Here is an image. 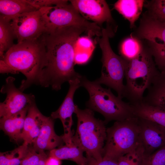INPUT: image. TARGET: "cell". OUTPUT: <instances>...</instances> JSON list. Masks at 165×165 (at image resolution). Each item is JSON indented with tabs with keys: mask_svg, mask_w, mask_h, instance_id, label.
Returning a JSON list of instances; mask_svg holds the SVG:
<instances>
[{
	"mask_svg": "<svg viewBox=\"0 0 165 165\" xmlns=\"http://www.w3.org/2000/svg\"><path fill=\"white\" fill-rule=\"evenodd\" d=\"M47 32L71 26L82 27L90 35L101 36L102 29L96 24L83 17L68 2L63 4L43 7L39 9Z\"/></svg>",
	"mask_w": 165,
	"mask_h": 165,
	"instance_id": "cell-8",
	"label": "cell"
},
{
	"mask_svg": "<svg viewBox=\"0 0 165 165\" xmlns=\"http://www.w3.org/2000/svg\"><path fill=\"white\" fill-rule=\"evenodd\" d=\"M61 160L55 157L49 156L47 158L45 165H61Z\"/></svg>",
	"mask_w": 165,
	"mask_h": 165,
	"instance_id": "cell-35",
	"label": "cell"
},
{
	"mask_svg": "<svg viewBox=\"0 0 165 165\" xmlns=\"http://www.w3.org/2000/svg\"><path fill=\"white\" fill-rule=\"evenodd\" d=\"M113 33L112 29L108 27L102 29L101 36L98 41L102 53V66L101 76L95 81L114 90L118 96L123 98L126 61L116 54L111 47L109 38L112 36Z\"/></svg>",
	"mask_w": 165,
	"mask_h": 165,
	"instance_id": "cell-7",
	"label": "cell"
},
{
	"mask_svg": "<svg viewBox=\"0 0 165 165\" xmlns=\"http://www.w3.org/2000/svg\"><path fill=\"white\" fill-rule=\"evenodd\" d=\"M74 113L77 119L76 132L72 138L73 144L86 154V157L97 161L103 159L104 142L107 136L105 121L97 119L93 110H82L75 105Z\"/></svg>",
	"mask_w": 165,
	"mask_h": 165,
	"instance_id": "cell-3",
	"label": "cell"
},
{
	"mask_svg": "<svg viewBox=\"0 0 165 165\" xmlns=\"http://www.w3.org/2000/svg\"><path fill=\"white\" fill-rule=\"evenodd\" d=\"M40 159L38 165H45V161L48 157L45 151L41 152Z\"/></svg>",
	"mask_w": 165,
	"mask_h": 165,
	"instance_id": "cell-36",
	"label": "cell"
},
{
	"mask_svg": "<svg viewBox=\"0 0 165 165\" xmlns=\"http://www.w3.org/2000/svg\"><path fill=\"white\" fill-rule=\"evenodd\" d=\"M10 23L17 43L37 39L47 32L39 10L17 15Z\"/></svg>",
	"mask_w": 165,
	"mask_h": 165,
	"instance_id": "cell-9",
	"label": "cell"
},
{
	"mask_svg": "<svg viewBox=\"0 0 165 165\" xmlns=\"http://www.w3.org/2000/svg\"><path fill=\"white\" fill-rule=\"evenodd\" d=\"M141 144L136 148L121 157L117 162L118 165H143L145 157Z\"/></svg>",
	"mask_w": 165,
	"mask_h": 165,
	"instance_id": "cell-25",
	"label": "cell"
},
{
	"mask_svg": "<svg viewBox=\"0 0 165 165\" xmlns=\"http://www.w3.org/2000/svg\"><path fill=\"white\" fill-rule=\"evenodd\" d=\"M85 28L71 26L46 32L43 35L46 50V63L37 85L58 91L64 82L81 77L75 71V47Z\"/></svg>",
	"mask_w": 165,
	"mask_h": 165,
	"instance_id": "cell-1",
	"label": "cell"
},
{
	"mask_svg": "<svg viewBox=\"0 0 165 165\" xmlns=\"http://www.w3.org/2000/svg\"><path fill=\"white\" fill-rule=\"evenodd\" d=\"M143 165H165V145L145 156Z\"/></svg>",
	"mask_w": 165,
	"mask_h": 165,
	"instance_id": "cell-29",
	"label": "cell"
},
{
	"mask_svg": "<svg viewBox=\"0 0 165 165\" xmlns=\"http://www.w3.org/2000/svg\"><path fill=\"white\" fill-rule=\"evenodd\" d=\"M15 79L12 76L8 77L1 88V92L6 94V97L0 103V118L16 114L28 107L35 101L33 94H25L15 86Z\"/></svg>",
	"mask_w": 165,
	"mask_h": 165,
	"instance_id": "cell-10",
	"label": "cell"
},
{
	"mask_svg": "<svg viewBox=\"0 0 165 165\" xmlns=\"http://www.w3.org/2000/svg\"><path fill=\"white\" fill-rule=\"evenodd\" d=\"M81 77L70 81L69 88L67 95L59 108L53 112L50 116L53 119H59L62 124L64 134L62 137L66 145L73 144L72 138L73 135L72 127L73 124L72 114L74 112L75 106L73 98L76 90L81 86Z\"/></svg>",
	"mask_w": 165,
	"mask_h": 165,
	"instance_id": "cell-11",
	"label": "cell"
},
{
	"mask_svg": "<svg viewBox=\"0 0 165 165\" xmlns=\"http://www.w3.org/2000/svg\"><path fill=\"white\" fill-rule=\"evenodd\" d=\"M64 142L62 136L55 133L54 128L53 119L45 116L40 133L32 144V146L38 153L50 151L62 145Z\"/></svg>",
	"mask_w": 165,
	"mask_h": 165,
	"instance_id": "cell-15",
	"label": "cell"
},
{
	"mask_svg": "<svg viewBox=\"0 0 165 165\" xmlns=\"http://www.w3.org/2000/svg\"><path fill=\"white\" fill-rule=\"evenodd\" d=\"M147 90L142 101L165 111V73L160 72Z\"/></svg>",
	"mask_w": 165,
	"mask_h": 165,
	"instance_id": "cell-18",
	"label": "cell"
},
{
	"mask_svg": "<svg viewBox=\"0 0 165 165\" xmlns=\"http://www.w3.org/2000/svg\"><path fill=\"white\" fill-rule=\"evenodd\" d=\"M29 145L20 165L38 164L40 158V153L36 152L32 146Z\"/></svg>",
	"mask_w": 165,
	"mask_h": 165,
	"instance_id": "cell-30",
	"label": "cell"
},
{
	"mask_svg": "<svg viewBox=\"0 0 165 165\" xmlns=\"http://www.w3.org/2000/svg\"><path fill=\"white\" fill-rule=\"evenodd\" d=\"M144 2L143 0H119L115 3L114 7L129 21L132 28L141 13Z\"/></svg>",
	"mask_w": 165,
	"mask_h": 165,
	"instance_id": "cell-20",
	"label": "cell"
},
{
	"mask_svg": "<svg viewBox=\"0 0 165 165\" xmlns=\"http://www.w3.org/2000/svg\"><path fill=\"white\" fill-rule=\"evenodd\" d=\"M126 61L123 97L132 104L143 100L145 91L160 72L149 49L144 48L136 57Z\"/></svg>",
	"mask_w": 165,
	"mask_h": 165,
	"instance_id": "cell-4",
	"label": "cell"
},
{
	"mask_svg": "<svg viewBox=\"0 0 165 165\" xmlns=\"http://www.w3.org/2000/svg\"><path fill=\"white\" fill-rule=\"evenodd\" d=\"M141 43L139 39L132 34L122 42L119 49L121 56L128 61L138 56L143 49Z\"/></svg>",
	"mask_w": 165,
	"mask_h": 165,
	"instance_id": "cell-24",
	"label": "cell"
},
{
	"mask_svg": "<svg viewBox=\"0 0 165 165\" xmlns=\"http://www.w3.org/2000/svg\"><path fill=\"white\" fill-rule=\"evenodd\" d=\"M80 84L89 94L87 106L103 115L105 123L112 120L122 121L134 116L130 103L115 95L111 89L103 88L95 81H91L82 76Z\"/></svg>",
	"mask_w": 165,
	"mask_h": 165,
	"instance_id": "cell-5",
	"label": "cell"
},
{
	"mask_svg": "<svg viewBox=\"0 0 165 165\" xmlns=\"http://www.w3.org/2000/svg\"><path fill=\"white\" fill-rule=\"evenodd\" d=\"M70 3L85 19L90 20L98 25L104 23L107 26L112 27L114 20L106 1L104 0H72Z\"/></svg>",
	"mask_w": 165,
	"mask_h": 165,
	"instance_id": "cell-12",
	"label": "cell"
},
{
	"mask_svg": "<svg viewBox=\"0 0 165 165\" xmlns=\"http://www.w3.org/2000/svg\"><path fill=\"white\" fill-rule=\"evenodd\" d=\"M94 46L91 39L87 37H79L76 41L75 53L91 55Z\"/></svg>",
	"mask_w": 165,
	"mask_h": 165,
	"instance_id": "cell-28",
	"label": "cell"
},
{
	"mask_svg": "<svg viewBox=\"0 0 165 165\" xmlns=\"http://www.w3.org/2000/svg\"><path fill=\"white\" fill-rule=\"evenodd\" d=\"M138 118L134 116L116 121L107 129L103 150V160L117 161L121 157L133 151L141 144Z\"/></svg>",
	"mask_w": 165,
	"mask_h": 165,
	"instance_id": "cell-6",
	"label": "cell"
},
{
	"mask_svg": "<svg viewBox=\"0 0 165 165\" xmlns=\"http://www.w3.org/2000/svg\"><path fill=\"white\" fill-rule=\"evenodd\" d=\"M28 145L27 143L23 142V144L19 146L18 152L9 161L6 165H20L26 153Z\"/></svg>",
	"mask_w": 165,
	"mask_h": 165,
	"instance_id": "cell-32",
	"label": "cell"
},
{
	"mask_svg": "<svg viewBox=\"0 0 165 165\" xmlns=\"http://www.w3.org/2000/svg\"><path fill=\"white\" fill-rule=\"evenodd\" d=\"M87 158L88 161L86 165H118V162L116 161L103 159L98 161L93 158Z\"/></svg>",
	"mask_w": 165,
	"mask_h": 165,
	"instance_id": "cell-34",
	"label": "cell"
},
{
	"mask_svg": "<svg viewBox=\"0 0 165 165\" xmlns=\"http://www.w3.org/2000/svg\"><path fill=\"white\" fill-rule=\"evenodd\" d=\"M136 35L139 39L165 45V22L146 12L141 19Z\"/></svg>",
	"mask_w": 165,
	"mask_h": 165,
	"instance_id": "cell-14",
	"label": "cell"
},
{
	"mask_svg": "<svg viewBox=\"0 0 165 165\" xmlns=\"http://www.w3.org/2000/svg\"><path fill=\"white\" fill-rule=\"evenodd\" d=\"M37 10L27 0H0V15L10 20L17 15Z\"/></svg>",
	"mask_w": 165,
	"mask_h": 165,
	"instance_id": "cell-21",
	"label": "cell"
},
{
	"mask_svg": "<svg viewBox=\"0 0 165 165\" xmlns=\"http://www.w3.org/2000/svg\"><path fill=\"white\" fill-rule=\"evenodd\" d=\"M19 149V146L11 151L0 152V165H6L9 161L17 153Z\"/></svg>",
	"mask_w": 165,
	"mask_h": 165,
	"instance_id": "cell-33",
	"label": "cell"
},
{
	"mask_svg": "<svg viewBox=\"0 0 165 165\" xmlns=\"http://www.w3.org/2000/svg\"><path fill=\"white\" fill-rule=\"evenodd\" d=\"M29 107L14 114L0 118L1 130L17 143L23 141L24 121Z\"/></svg>",
	"mask_w": 165,
	"mask_h": 165,
	"instance_id": "cell-17",
	"label": "cell"
},
{
	"mask_svg": "<svg viewBox=\"0 0 165 165\" xmlns=\"http://www.w3.org/2000/svg\"><path fill=\"white\" fill-rule=\"evenodd\" d=\"M43 35L36 39L14 44L0 60L1 74L25 75L19 88L23 92L33 84H37L39 76L46 63V50Z\"/></svg>",
	"mask_w": 165,
	"mask_h": 165,
	"instance_id": "cell-2",
	"label": "cell"
},
{
	"mask_svg": "<svg viewBox=\"0 0 165 165\" xmlns=\"http://www.w3.org/2000/svg\"><path fill=\"white\" fill-rule=\"evenodd\" d=\"M138 118L141 143L147 156L165 145V128L152 121Z\"/></svg>",
	"mask_w": 165,
	"mask_h": 165,
	"instance_id": "cell-13",
	"label": "cell"
},
{
	"mask_svg": "<svg viewBox=\"0 0 165 165\" xmlns=\"http://www.w3.org/2000/svg\"><path fill=\"white\" fill-rule=\"evenodd\" d=\"M148 42L156 67L160 72L165 73V45Z\"/></svg>",
	"mask_w": 165,
	"mask_h": 165,
	"instance_id": "cell-26",
	"label": "cell"
},
{
	"mask_svg": "<svg viewBox=\"0 0 165 165\" xmlns=\"http://www.w3.org/2000/svg\"><path fill=\"white\" fill-rule=\"evenodd\" d=\"M28 2L39 10L45 7L51 6L64 3L68 2L67 0H27Z\"/></svg>",
	"mask_w": 165,
	"mask_h": 165,
	"instance_id": "cell-31",
	"label": "cell"
},
{
	"mask_svg": "<svg viewBox=\"0 0 165 165\" xmlns=\"http://www.w3.org/2000/svg\"><path fill=\"white\" fill-rule=\"evenodd\" d=\"M84 152L74 144L62 145L50 151L49 156L60 160H68L75 162L78 165H86L88 159L83 155Z\"/></svg>",
	"mask_w": 165,
	"mask_h": 165,
	"instance_id": "cell-22",
	"label": "cell"
},
{
	"mask_svg": "<svg viewBox=\"0 0 165 165\" xmlns=\"http://www.w3.org/2000/svg\"><path fill=\"white\" fill-rule=\"evenodd\" d=\"M10 20L0 15V56L2 58L5 53L14 44L16 38L11 27Z\"/></svg>",
	"mask_w": 165,
	"mask_h": 165,
	"instance_id": "cell-23",
	"label": "cell"
},
{
	"mask_svg": "<svg viewBox=\"0 0 165 165\" xmlns=\"http://www.w3.org/2000/svg\"><path fill=\"white\" fill-rule=\"evenodd\" d=\"M144 5L147 12L154 17L162 21L165 20V0H154L147 2Z\"/></svg>",
	"mask_w": 165,
	"mask_h": 165,
	"instance_id": "cell-27",
	"label": "cell"
},
{
	"mask_svg": "<svg viewBox=\"0 0 165 165\" xmlns=\"http://www.w3.org/2000/svg\"><path fill=\"white\" fill-rule=\"evenodd\" d=\"M45 116L38 109L35 101L30 105L24 121L22 136L24 142L32 144L40 133Z\"/></svg>",
	"mask_w": 165,
	"mask_h": 165,
	"instance_id": "cell-16",
	"label": "cell"
},
{
	"mask_svg": "<svg viewBox=\"0 0 165 165\" xmlns=\"http://www.w3.org/2000/svg\"><path fill=\"white\" fill-rule=\"evenodd\" d=\"M163 21H164V22H165V20H163Z\"/></svg>",
	"mask_w": 165,
	"mask_h": 165,
	"instance_id": "cell-37",
	"label": "cell"
},
{
	"mask_svg": "<svg viewBox=\"0 0 165 165\" xmlns=\"http://www.w3.org/2000/svg\"><path fill=\"white\" fill-rule=\"evenodd\" d=\"M134 116L154 122L165 128V111L143 101L130 104Z\"/></svg>",
	"mask_w": 165,
	"mask_h": 165,
	"instance_id": "cell-19",
	"label": "cell"
}]
</instances>
